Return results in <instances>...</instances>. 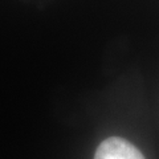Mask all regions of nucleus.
I'll list each match as a JSON object with an SVG mask.
<instances>
[{
    "label": "nucleus",
    "mask_w": 159,
    "mask_h": 159,
    "mask_svg": "<svg viewBox=\"0 0 159 159\" xmlns=\"http://www.w3.org/2000/svg\"><path fill=\"white\" fill-rule=\"evenodd\" d=\"M94 159H145V157L126 139L113 137L101 142Z\"/></svg>",
    "instance_id": "obj_1"
}]
</instances>
